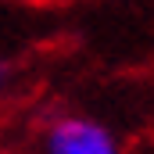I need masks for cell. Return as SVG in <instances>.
Returning <instances> with one entry per match:
<instances>
[{
    "instance_id": "7a4b0ae2",
    "label": "cell",
    "mask_w": 154,
    "mask_h": 154,
    "mask_svg": "<svg viewBox=\"0 0 154 154\" xmlns=\"http://www.w3.org/2000/svg\"><path fill=\"white\" fill-rule=\"evenodd\" d=\"M11 82H14V65L0 54V100L7 97V90H11Z\"/></svg>"
},
{
    "instance_id": "6da1fadb",
    "label": "cell",
    "mask_w": 154,
    "mask_h": 154,
    "mask_svg": "<svg viewBox=\"0 0 154 154\" xmlns=\"http://www.w3.org/2000/svg\"><path fill=\"white\" fill-rule=\"evenodd\" d=\"M36 154H125V143L104 118L86 111H57L43 122Z\"/></svg>"
}]
</instances>
